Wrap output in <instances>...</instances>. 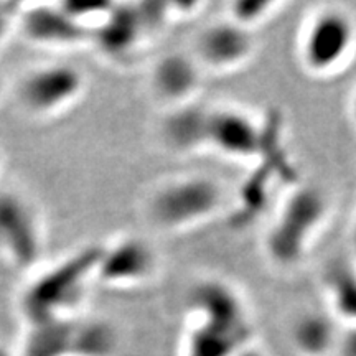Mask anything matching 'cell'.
Here are the masks:
<instances>
[{
    "instance_id": "ba28073f",
    "label": "cell",
    "mask_w": 356,
    "mask_h": 356,
    "mask_svg": "<svg viewBox=\"0 0 356 356\" xmlns=\"http://www.w3.org/2000/svg\"><path fill=\"white\" fill-rule=\"evenodd\" d=\"M207 147L234 160H251L264 149V134L254 119L234 108L208 109Z\"/></svg>"
},
{
    "instance_id": "e0dca14e",
    "label": "cell",
    "mask_w": 356,
    "mask_h": 356,
    "mask_svg": "<svg viewBox=\"0 0 356 356\" xmlns=\"http://www.w3.org/2000/svg\"><path fill=\"white\" fill-rule=\"evenodd\" d=\"M280 3L277 2H259V0H243V2H234L231 6L229 20L236 24L246 26L252 30L254 25L261 24L273 15L274 10H277Z\"/></svg>"
},
{
    "instance_id": "9a60e30c",
    "label": "cell",
    "mask_w": 356,
    "mask_h": 356,
    "mask_svg": "<svg viewBox=\"0 0 356 356\" xmlns=\"http://www.w3.org/2000/svg\"><path fill=\"white\" fill-rule=\"evenodd\" d=\"M340 333L337 332L332 315L309 312L296 320L291 340L292 346L300 356H327L337 350Z\"/></svg>"
},
{
    "instance_id": "7a4b0ae2",
    "label": "cell",
    "mask_w": 356,
    "mask_h": 356,
    "mask_svg": "<svg viewBox=\"0 0 356 356\" xmlns=\"http://www.w3.org/2000/svg\"><path fill=\"white\" fill-rule=\"evenodd\" d=\"M225 191L215 178L186 175L163 181L147 200V218L159 229L178 233L207 221L220 210Z\"/></svg>"
},
{
    "instance_id": "277c9868",
    "label": "cell",
    "mask_w": 356,
    "mask_h": 356,
    "mask_svg": "<svg viewBox=\"0 0 356 356\" xmlns=\"http://www.w3.org/2000/svg\"><path fill=\"white\" fill-rule=\"evenodd\" d=\"M327 198L315 186L293 191L267 233V254L279 266L297 264L327 215Z\"/></svg>"
},
{
    "instance_id": "7402d4cb",
    "label": "cell",
    "mask_w": 356,
    "mask_h": 356,
    "mask_svg": "<svg viewBox=\"0 0 356 356\" xmlns=\"http://www.w3.org/2000/svg\"><path fill=\"white\" fill-rule=\"evenodd\" d=\"M3 95H6V81H3V76L0 74V101H2Z\"/></svg>"
},
{
    "instance_id": "d6986e66",
    "label": "cell",
    "mask_w": 356,
    "mask_h": 356,
    "mask_svg": "<svg viewBox=\"0 0 356 356\" xmlns=\"http://www.w3.org/2000/svg\"><path fill=\"white\" fill-rule=\"evenodd\" d=\"M13 6L8 3H0V43L7 37L8 32L13 29V25H19L20 12L12 13Z\"/></svg>"
},
{
    "instance_id": "8fae6325",
    "label": "cell",
    "mask_w": 356,
    "mask_h": 356,
    "mask_svg": "<svg viewBox=\"0 0 356 356\" xmlns=\"http://www.w3.org/2000/svg\"><path fill=\"white\" fill-rule=\"evenodd\" d=\"M200 71L202 66L193 58L170 53L155 63L150 73V89L170 109L191 104V97L202 83Z\"/></svg>"
},
{
    "instance_id": "8992f818",
    "label": "cell",
    "mask_w": 356,
    "mask_h": 356,
    "mask_svg": "<svg viewBox=\"0 0 356 356\" xmlns=\"http://www.w3.org/2000/svg\"><path fill=\"white\" fill-rule=\"evenodd\" d=\"M356 44V24L348 12L337 7L318 10L305 25L300 58L307 71L327 76L340 70Z\"/></svg>"
},
{
    "instance_id": "ac0fdd59",
    "label": "cell",
    "mask_w": 356,
    "mask_h": 356,
    "mask_svg": "<svg viewBox=\"0 0 356 356\" xmlns=\"http://www.w3.org/2000/svg\"><path fill=\"white\" fill-rule=\"evenodd\" d=\"M337 351L340 356H356V325H348L338 338Z\"/></svg>"
},
{
    "instance_id": "2e32d148",
    "label": "cell",
    "mask_w": 356,
    "mask_h": 356,
    "mask_svg": "<svg viewBox=\"0 0 356 356\" xmlns=\"http://www.w3.org/2000/svg\"><path fill=\"white\" fill-rule=\"evenodd\" d=\"M327 292L333 314L356 325V270L348 266H337L327 275Z\"/></svg>"
},
{
    "instance_id": "3957f363",
    "label": "cell",
    "mask_w": 356,
    "mask_h": 356,
    "mask_svg": "<svg viewBox=\"0 0 356 356\" xmlns=\"http://www.w3.org/2000/svg\"><path fill=\"white\" fill-rule=\"evenodd\" d=\"M86 91L88 78L79 66L55 61L30 70L20 79L17 99L32 119L51 121L76 108Z\"/></svg>"
},
{
    "instance_id": "30bf717a",
    "label": "cell",
    "mask_w": 356,
    "mask_h": 356,
    "mask_svg": "<svg viewBox=\"0 0 356 356\" xmlns=\"http://www.w3.org/2000/svg\"><path fill=\"white\" fill-rule=\"evenodd\" d=\"M25 38L43 48H73L89 40L61 6H35L20 10Z\"/></svg>"
},
{
    "instance_id": "ffe728a7",
    "label": "cell",
    "mask_w": 356,
    "mask_h": 356,
    "mask_svg": "<svg viewBox=\"0 0 356 356\" xmlns=\"http://www.w3.org/2000/svg\"><path fill=\"white\" fill-rule=\"evenodd\" d=\"M234 356H266V355L257 348H252V346L248 345V346H244V348L239 350Z\"/></svg>"
},
{
    "instance_id": "4fadbf2b",
    "label": "cell",
    "mask_w": 356,
    "mask_h": 356,
    "mask_svg": "<svg viewBox=\"0 0 356 356\" xmlns=\"http://www.w3.org/2000/svg\"><path fill=\"white\" fill-rule=\"evenodd\" d=\"M149 30L140 10L115 6L113 15L99 32L92 35L91 42H96L102 55L118 60L121 56L134 55Z\"/></svg>"
},
{
    "instance_id": "603a6c76",
    "label": "cell",
    "mask_w": 356,
    "mask_h": 356,
    "mask_svg": "<svg viewBox=\"0 0 356 356\" xmlns=\"http://www.w3.org/2000/svg\"><path fill=\"white\" fill-rule=\"evenodd\" d=\"M3 165H6V157H3L2 149H0V175H2V172H3Z\"/></svg>"
},
{
    "instance_id": "52a82bcc",
    "label": "cell",
    "mask_w": 356,
    "mask_h": 356,
    "mask_svg": "<svg viewBox=\"0 0 356 356\" xmlns=\"http://www.w3.org/2000/svg\"><path fill=\"white\" fill-rule=\"evenodd\" d=\"M159 269V256L152 244L140 236H121L101 246L96 282L108 289H136L144 286Z\"/></svg>"
},
{
    "instance_id": "5bb4252c",
    "label": "cell",
    "mask_w": 356,
    "mask_h": 356,
    "mask_svg": "<svg viewBox=\"0 0 356 356\" xmlns=\"http://www.w3.org/2000/svg\"><path fill=\"white\" fill-rule=\"evenodd\" d=\"M207 119L208 109L193 104L170 109L160 129L163 144L178 154L207 147Z\"/></svg>"
},
{
    "instance_id": "5b68a950",
    "label": "cell",
    "mask_w": 356,
    "mask_h": 356,
    "mask_svg": "<svg viewBox=\"0 0 356 356\" xmlns=\"http://www.w3.org/2000/svg\"><path fill=\"white\" fill-rule=\"evenodd\" d=\"M43 252L40 213L24 195L0 191V261L17 273H32L42 262Z\"/></svg>"
},
{
    "instance_id": "9c48e42d",
    "label": "cell",
    "mask_w": 356,
    "mask_h": 356,
    "mask_svg": "<svg viewBox=\"0 0 356 356\" xmlns=\"http://www.w3.org/2000/svg\"><path fill=\"white\" fill-rule=\"evenodd\" d=\"M256 50L252 30L222 20L208 25L197 40V61L200 66L216 71L236 70L251 60Z\"/></svg>"
},
{
    "instance_id": "cb8c5ba5",
    "label": "cell",
    "mask_w": 356,
    "mask_h": 356,
    "mask_svg": "<svg viewBox=\"0 0 356 356\" xmlns=\"http://www.w3.org/2000/svg\"><path fill=\"white\" fill-rule=\"evenodd\" d=\"M353 241H355V246H356V222H355V229H353Z\"/></svg>"
},
{
    "instance_id": "7c38bea8",
    "label": "cell",
    "mask_w": 356,
    "mask_h": 356,
    "mask_svg": "<svg viewBox=\"0 0 356 356\" xmlns=\"http://www.w3.org/2000/svg\"><path fill=\"white\" fill-rule=\"evenodd\" d=\"M251 322L195 317L185 356H234L251 341Z\"/></svg>"
},
{
    "instance_id": "44dd1931",
    "label": "cell",
    "mask_w": 356,
    "mask_h": 356,
    "mask_svg": "<svg viewBox=\"0 0 356 356\" xmlns=\"http://www.w3.org/2000/svg\"><path fill=\"white\" fill-rule=\"evenodd\" d=\"M350 111H351V118H353V121L356 124V91H355V95H353V99H351Z\"/></svg>"
},
{
    "instance_id": "6da1fadb",
    "label": "cell",
    "mask_w": 356,
    "mask_h": 356,
    "mask_svg": "<svg viewBox=\"0 0 356 356\" xmlns=\"http://www.w3.org/2000/svg\"><path fill=\"white\" fill-rule=\"evenodd\" d=\"M101 246L81 248L40 273L20 297V309L30 323L73 318L83 304L89 284L96 282Z\"/></svg>"
}]
</instances>
